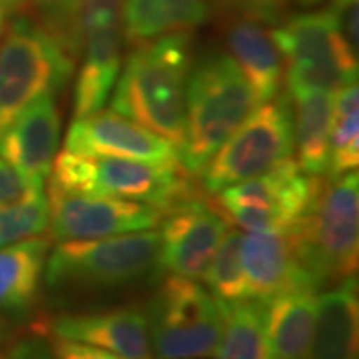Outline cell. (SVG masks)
I'll list each match as a JSON object with an SVG mask.
<instances>
[{"label": "cell", "mask_w": 359, "mask_h": 359, "mask_svg": "<svg viewBox=\"0 0 359 359\" xmlns=\"http://www.w3.org/2000/svg\"><path fill=\"white\" fill-rule=\"evenodd\" d=\"M116 78L112 108L172 144L184 140L192 34L174 32L132 46Z\"/></svg>", "instance_id": "cell-1"}, {"label": "cell", "mask_w": 359, "mask_h": 359, "mask_svg": "<svg viewBox=\"0 0 359 359\" xmlns=\"http://www.w3.org/2000/svg\"><path fill=\"white\" fill-rule=\"evenodd\" d=\"M257 98L240 66L216 52L190 70L186 90V128L178 160L188 174H200L208 160L254 112Z\"/></svg>", "instance_id": "cell-2"}, {"label": "cell", "mask_w": 359, "mask_h": 359, "mask_svg": "<svg viewBox=\"0 0 359 359\" xmlns=\"http://www.w3.org/2000/svg\"><path fill=\"white\" fill-rule=\"evenodd\" d=\"M299 268L318 290L355 276L359 254V176L321 182L308 214L290 230Z\"/></svg>", "instance_id": "cell-3"}, {"label": "cell", "mask_w": 359, "mask_h": 359, "mask_svg": "<svg viewBox=\"0 0 359 359\" xmlns=\"http://www.w3.org/2000/svg\"><path fill=\"white\" fill-rule=\"evenodd\" d=\"M160 231L144 230L100 240L60 242L50 252L44 282L50 290H116L158 268Z\"/></svg>", "instance_id": "cell-4"}, {"label": "cell", "mask_w": 359, "mask_h": 359, "mask_svg": "<svg viewBox=\"0 0 359 359\" xmlns=\"http://www.w3.org/2000/svg\"><path fill=\"white\" fill-rule=\"evenodd\" d=\"M269 32L283 60L290 96L304 90L337 92L358 82V52L344 39L334 4L295 14Z\"/></svg>", "instance_id": "cell-5"}, {"label": "cell", "mask_w": 359, "mask_h": 359, "mask_svg": "<svg viewBox=\"0 0 359 359\" xmlns=\"http://www.w3.org/2000/svg\"><path fill=\"white\" fill-rule=\"evenodd\" d=\"M146 316L156 359L216 355L224 330V306L198 280L166 276Z\"/></svg>", "instance_id": "cell-6"}, {"label": "cell", "mask_w": 359, "mask_h": 359, "mask_svg": "<svg viewBox=\"0 0 359 359\" xmlns=\"http://www.w3.org/2000/svg\"><path fill=\"white\" fill-rule=\"evenodd\" d=\"M74 58L34 20L18 16L0 40V132L44 92H62Z\"/></svg>", "instance_id": "cell-7"}, {"label": "cell", "mask_w": 359, "mask_h": 359, "mask_svg": "<svg viewBox=\"0 0 359 359\" xmlns=\"http://www.w3.org/2000/svg\"><path fill=\"white\" fill-rule=\"evenodd\" d=\"M294 106L290 94H278L244 120L208 160L200 172L202 188L208 194L257 178L268 170L294 158Z\"/></svg>", "instance_id": "cell-8"}, {"label": "cell", "mask_w": 359, "mask_h": 359, "mask_svg": "<svg viewBox=\"0 0 359 359\" xmlns=\"http://www.w3.org/2000/svg\"><path fill=\"white\" fill-rule=\"evenodd\" d=\"M321 178L309 176L294 158L218 192L226 218L250 231H290L308 214L320 192Z\"/></svg>", "instance_id": "cell-9"}, {"label": "cell", "mask_w": 359, "mask_h": 359, "mask_svg": "<svg viewBox=\"0 0 359 359\" xmlns=\"http://www.w3.org/2000/svg\"><path fill=\"white\" fill-rule=\"evenodd\" d=\"M50 236L58 242L100 240L120 233H134L156 228L164 212L142 202L94 196V194L62 192L48 188Z\"/></svg>", "instance_id": "cell-10"}, {"label": "cell", "mask_w": 359, "mask_h": 359, "mask_svg": "<svg viewBox=\"0 0 359 359\" xmlns=\"http://www.w3.org/2000/svg\"><path fill=\"white\" fill-rule=\"evenodd\" d=\"M160 226L158 268L202 280L228 230V219L202 200L188 198L170 205Z\"/></svg>", "instance_id": "cell-11"}, {"label": "cell", "mask_w": 359, "mask_h": 359, "mask_svg": "<svg viewBox=\"0 0 359 359\" xmlns=\"http://www.w3.org/2000/svg\"><path fill=\"white\" fill-rule=\"evenodd\" d=\"M62 136V112L54 92L28 102L0 132V158L25 180L28 190H44Z\"/></svg>", "instance_id": "cell-12"}, {"label": "cell", "mask_w": 359, "mask_h": 359, "mask_svg": "<svg viewBox=\"0 0 359 359\" xmlns=\"http://www.w3.org/2000/svg\"><path fill=\"white\" fill-rule=\"evenodd\" d=\"M94 196H112L132 202L156 205L168 210L170 205L184 202L192 196L190 176L180 160L172 162H148L136 158L116 156H92Z\"/></svg>", "instance_id": "cell-13"}, {"label": "cell", "mask_w": 359, "mask_h": 359, "mask_svg": "<svg viewBox=\"0 0 359 359\" xmlns=\"http://www.w3.org/2000/svg\"><path fill=\"white\" fill-rule=\"evenodd\" d=\"M66 150L82 156H116L148 162L178 160L176 144L112 110L74 118L66 134Z\"/></svg>", "instance_id": "cell-14"}, {"label": "cell", "mask_w": 359, "mask_h": 359, "mask_svg": "<svg viewBox=\"0 0 359 359\" xmlns=\"http://www.w3.org/2000/svg\"><path fill=\"white\" fill-rule=\"evenodd\" d=\"M54 337L100 347L124 359H154L148 316L136 306L94 311L66 313L46 323Z\"/></svg>", "instance_id": "cell-15"}, {"label": "cell", "mask_w": 359, "mask_h": 359, "mask_svg": "<svg viewBox=\"0 0 359 359\" xmlns=\"http://www.w3.org/2000/svg\"><path fill=\"white\" fill-rule=\"evenodd\" d=\"M242 268L248 299L268 302L276 294L308 285L318 290L299 268L290 231H250L242 236Z\"/></svg>", "instance_id": "cell-16"}, {"label": "cell", "mask_w": 359, "mask_h": 359, "mask_svg": "<svg viewBox=\"0 0 359 359\" xmlns=\"http://www.w3.org/2000/svg\"><path fill=\"white\" fill-rule=\"evenodd\" d=\"M316 292L302 285L264 302L268 359H308L318 311Z\"/></svg>", "instance_id": "cell-17"}, {"label": "cell", "mask_w": 359, "mask_h": 359, "mask_svg": "<svg viewBox=\"0 0 359 359\" xmlns=\"http://www.w3.org/2000/svg\"><path fill=\"white\" fill-rule=\"evenodd\" d=\"M226 42L230 56L240 66L257 102L276 98L283 80V60L264 22L230 14L226 25Z\"/></svg>", "instance_id": "cell-18"}, {"label": "cell", "mask_w": 359, "mask_h": 359, "mask_svg": "<svg viewBox=\"0 0 359 359\" xmlns=\"http://www.w3.org/2000/svg\"><path fill=\"white\" fill-rule=\"evenodd\" d=\"M358 278L351 276L318 297L308 359H358Z\"/></svg>", "instance_id": "cell-19"}, {"label": "cell", "mask_w": 359, "mask_h": 359, "mask_svg": "<svg viewBox=\"0 0 359 359\" xmlns=\"http://www.w3.org/2000/svg\"><path fill=\"white\" fill-rule=\"evenodd\" d=\"M212 0H124V44L136 46L174 32H192L208 22Z\"/></svg>", "instance_id": "cell-20"}, {"label": "cell", "mask_w": 359, "mask_h": 359, "mask_svg": "<svg viewBox=\"0 0 359 359\" xmlns=\"http://www.w3.org/2000/svg\"><path fill=\"white\" fill-rule=\"evenodd\" d=\"M50 252L46 236H34L0 248V313H28L44 280V268Z\"/></svg>", "instance_id": "cell-21"}, {"label": "cell", "mask_w": 359, "mask_h": 359, "mask_svg": "<svg viewBox=\"0 0 359 359\" xmlns=\"http://www.w3.org/2000/svg\"><path fill=\"white\" fill-rule=\"evenodd\" d=\"M297 166L309 176H323L330 160V130L335 92L304 90L292 94Z\"/></svg>", "instance_id": "cell-22"}, {"label": "cell", "mask_w": 359, "mask_h": 359, "mask_svg": "<svg viewBox=\"0 0 359 359\" xmlns=\"http://www.w3.org/2000/svg\"><path fill=\"white\" fill-rule=\"evenodd\" d=\"M216 358L268 359L264 334V302L244 299L224 306V330L216 349Z\"/></svg>", "instance_id": "cell-23"}, {"label": "cell", "mask_w": 359, "mask_h": 359, "mask_svg": "<svg viewBox=\"0 0 359 359\" xmlns=\"http://www.w3.org/2000/svg\"><path fill=\"white\" fill-rule=\"evenodd\" d=\"M359 166V88L351 82L335 92L334 120L330 130L327 176H341Z\"/></svg>", "instance_id": "cell-24"}, {"label": "cell", "mask_w": 359, "mask_h": 359, "mask_svg": "<svg viewBox=\"0 0 359 359\" xmlns=\"http://www.w3.org/2000/svg\"><path fill=\"white\" fill-rule=\"evenodd\" d=\"M242 236L244 233L238 228H228L204 273L210 294L224 306L248 299V285L240 257Z\"/></svg>", "instance_id": "cell-25"}, {"label": "cell", "mask_w": 359, "mask_h": 359, "mask_svg": "<svg viewBox=\"0 0 359 359\" xmlns=\"http://www.w3.org/2000/svg\"><path fill=\"white\" fill-rule=\"evenodd\" d=\"M50 208L44 190H28L13 202L0 204V248L48 230Z\"/></svg>", "instance_id": "cell-26"}, {"label": "cell", "mask_w": 359, "mask_h": 359, "mask_svg": "<svg viewBox=\"0 0 359 359\" xmlns=\"http://www.w3.org/2000/svg\"><path fill=\"white\" fill-rule=\"evenodd\" d=\"M34 20L74 60L80 56V4L82 0H30Z\"/></svg>", "instance_id": "cell-27"}, {"label": "cell", "mask_w": 359, "mask_h": 359, "mask_svg": "<svg viewBox=\"0 0 359 359\" xmlns=\"http://www.w3.org/2000/svg\"><path fill=\"white\" fill-rule=\"evenodd\" d=\"M228 14L248 16L264 25L280 22L290 0H218Z\"/></svg>", "instance_id": "cell-28"}, {"label": "cell", "mask_w": 359, "mask_h": 359, "mask_svg": "<svg viewBox=\"0 0 359 359\" xmlns=\"http://www.w3.org/2000/svg\"><path fill=\"white\" fill-rule=\"evenodd\" d=\"M50 349L54 359H124L112 351L100 349V347L78 344V341H70V339H60V337L52 339Z\"/></svg>", "instance_id": "cell-29"}, {"label": "cell", "mask_w": 359, "mask_h": 359, "mask_svg": "<svg viewBox=\"0 0 359 359\" xmlns=\"http://www.w3.org/2000/svg\"><path fill=\"white\" fill-rule=\"evenodd\" d=\"M0 359H54L48 344L40 337H26L14 341L0 353Z\"/></svg>", "instance_id": "cell-30"}, {"label": "cell", "mask_w": 359, "mask_h": 359, "mask_svg": "<svg viewBox=\"0 0 359 359\" xmlns=\"http://www.w3.org/2000/svg\"><path fill=\"white\" fill-rule=\"evenodd\" d=\"M26 192L28 188H26L25 180L20 178V174L0 158V204L13 202Z\"/></svg>", "instance_id": "cell-31"}, {"label": "cell", "mask_w": 359, "mask_h": 359, "mask_svg": "<svg viewBox=\"0 0 359 359\" xmlns=\"http://www.w3.org/2000/svg\"><path fill=\"white\" fill-rule=\"evenodd\" d=\"M26 4V0H2L4 13H16Z\"/></svg>", "instance_id": "cell-32"}, {"label": "cell", "mask_w": 359, "mask_h": 359, "mask_svg": "<svg viewBox=\"0 0 359 359\" xmlns=\"http://www.w3.org/2000/svg\"><path fill=\"white\" fill-rule=\"evenodd\" d=\"M4 30V6H2V0H0V32Z\"/></svg>", "instance_id": "cell-33"}, {"label": "cell", "mask_w": 359, "mask_h": 359, "mask_svg": "<svg viewBox=\"0 0 359 359\" xmlns=\"http://www.w3.org/2000/svg\"><path fill=\"white\" fill-rule=\"evenodd\" d=\"M351 2H358V0H334L332 4L334 6H346V4H351Z\"/></svg>", "instance_id": "cell-34"}, {"label": "cell", "mask_w": 359, "mask_h": 359, "mask_svg": "<svg viewBox=\"0 0 359 359\" xmlns=\"http://www.w3.org/2000/svg\"><path fill=\"white\" fill-rule=\"evenodd\" d=\"M297 2H302V4H306V6H311V4H316V2H320V0H297Z\"/></svg>", "instance_id": "cell-35"}, {"label": "cell", "mask_w": 359, "mask_h": 359, "mask_svg": "<svg viewBox=\"0 0 359 359\" xmlns=\"http://www.w3.org/2000/svg\"><path fill=\"white\" fill-rule=\"evenodd\" d=\"M2 332H4V327H2V320H0V344H2Z\"/></svg>", "instance_id": "cell-36"}]
</instances>
